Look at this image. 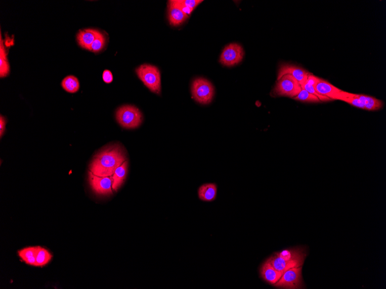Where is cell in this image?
<instances>
[{
    "mask_svg": "<svg viewBox=\"0 0 386 289\" xmlns=\"http://www.w3.org/2000/svg\"><path fill=\"white\" fill-rule=\"evenodd\" d=\"M103 78L105 83H111L113 81V75L112 72L109 70H105L103 74Z\"/></svg>",
    "mask_w": 386,
    "mask_h": 289,
    "instance_id": "obj_26",
    "label": "cell"
},
{
    "mask_svg": "<svg viewBox=\"0 0 386 289\" xmlns=\"http://www.w3.org/2000/svg\"><path fill=\"white\" fill-rule=\"evenodd\" d=\"M260 273L264 281L272 285L278 281L283 274L275 269L269 259L266 260L260 267Z\"/></svg>",
    "mask_w": 386,
    "mask_h": 289,
    "instance_id": "obj_12",
    "label": "cell"
},
{
    "mask_svg": "<svg viewBox=\"0 0 386 289\" xmlns=\"http://www.w3.org/2000/svg\"><path fill=\"white\" fill-rule=\"evenodd\" d=\"M105 44V38L104 35L100 32L98 36L93 42L90 48V51L95 53H99L103 50Z\"/></svg>",
    "mask_w": 386,
    "mask_h": 289,
    "instance_id": "obj_24",
    "label": "cell"
},
{
    "mask_svg": "<svg viewBox=\"0 0 386 289\" xmlns=\"http://www.w3.org/2000/svg\"><path fill=\"white\" fill-rule=\"evenodd\" d=\"M89 184L93 192L100 195H112V177H99L91 172L88 173Z\"/></svg>",
    "mask_w": 386,
    "mask_h": 289,
    "instance_id": "obj_9",
    "label": "cell"
},
{
    "mask_svg": "<svg viewBox=\"0 0 386 289\" xmlns=\"http://www.w3.org/2000/svg\"><path fill=\"white\" fill-rule=\"evenodd\" d=\"M296 101L307 103H319L321 101L318 97L308 92L306 89H303L297 95L293 98Z\"/></svg>",
    "mask_w": 386,
    "mask_h": 289,
    "instance_id": "obj_23",
    "label": "cell"
},
{
    "mask_svg": "<svg viewBox=\"0 0 386 289\" xmlns=\"http://www.w3.org/2000/svg\"><path fill=\"white\" fill-rule=\"evenodd\" d=\"M283 259L298 264L302 267L306 260L307 252L304 247H295L290 249L284 250L276 253Z\"/></svg>",
    "mask_w": 386,
    "mask_h": 289,
    "instance_id": "obj_11",
    "label": "cell"
},
{
    "mask_svg": "<svg viewBox=\"0 0 386 289\" xmlns=\"http://www.w3.org/2000/svg\"><path fill=\"white\" fill-rule=\"evenodd\" d=\"M125 161L127 157L124 149L119 144H113L96 155L89 165V170L97 176L111 177Z\"/></svg>",
    "mask_w": 386,
    "mask_h": 289,
    "instance_id": "obj_1",
    "label": "cell"
},
{
    "mask_svg": "<svg viewBox=\"0 0 386 289\" xmlns=\"http://www.w3.org/2000/svg\"><path fill=\"white\" fill-rule=\"evenodd\" d=\"M274 286L278 288L300 289L305 287L302 267L292 268L284 272Z\"/></svg>",
    "mask_w": 386,
    "mask_h": 289,
    "instance_id": "obj_7",
    "label": "cell"
},
{
    "mask_svg": "<svg viewBox=\"0 0 386 289\" xmlns=\"http://www.w3.org/2000/svg\"><path fill=\"white\" fill-rule=\"evenodd\" d=\"M0 38V77L3 78L10 74V67L7 59L8 53L4 47L2 35Z\"/></svg>",
    "mask_w": 386,
    "mask_h": 289,
    "instance_id": "obj_18",
    "label": "cell"
},
{
    "mask_svg": "<svg viewBox=\"0 0 386 289\" xmlns=\"http://www.w3.org/2000/svg\"><path fill=\"white\" fill-rule=\"evenodd\" d=\"M36 250V247H27L19 251L18 253L19 257L28 265L35 266Z\"/></svg>",
    "mask_w": 386,
    "mask_h": 289,
    "instance_id": "obj_19",
    "label": "cell"
},
{
    "mask_svg": "<svg viewBox=\"0 0 386 289\" xmlns=\"http://www.w3.org/2000/svg\"><path fill=\"white\" fill-rule=\"evenodd\" d=\"M309 74L310 72L302 67L291 64H283L279 67L277 80L281 78L284 75H290L293 76L302 86L306 83Z\"/></svg>",
    "mask_w": 386,
    "mask_h": 289,
    "instance_id": "obj_10",
    "label": "cell"
},
{
    "mask_svg": "<svg viewBox=\"0 0 386 289\" xmlns=\"http://www.w3.org/2000/svg\"><path fill=\"white\" fill-rule=\"evenodd\" d=\"M140 79L150 91L160 95L161 90V75L158 69L149 64H143L136 69Z\"/></svg>",
    "mask_w": 386,
    "mask_h": 289,
    "instance_id": "obj_3",
    "label": "cell"
},
{
    "mask_svg": "<svg viewBox=\"0 0 386 289\" xmlns=\"http://www.w3.org/2000/svg\"><path fill=\"white\" fill-rule=\"evenodd\" d=\"M277 80L272 91V94L275 96L287 97L293 99L302 91V87L298 81L291 75H284Z\"/></svg>",
    "mask_w": 386,
    "mask_h": 289,
    "instance_id": "obj_6",
    "label": "cell"
},
{
    "mask_svg": "<svg viewBox=\"0 0 386 289\" xmlns=\"http://www.w3.org/2000/svg\"><path fill=\"white\" fill-rule=\"evenodd\" d=\"M244 56L242 47L238 43H230L223 51L220 62L223 66L232 67L241 63Z\"/></svg>",
    "mask_w": 386,
    "mask_h": 289,
    "instance_id": "obj_8",
    "label": "cell"
},
{
    "mask_svg": "<svg viewBox=\"0 0 386 289\" xmlns=\"http://www.w3.org/2000/svg\"><path fill=\"white\" fill-rule=\"evenodd\" d=\"M173 2L181 10L189 16L195 8L203 1L202 0H173Z\"/></svg>",
    "mask_w": 386,
    "mask_h": 289,
    "instance_id": "obj_20",
    "label": "cell"
},
{
    "mask_svg": "<svg viewBox=\"0 0 386 289\" xmlns=\"http://www.w3.org/2000/svg\"><path fill=\"white\" fill-rule=\"evenodd\" d=\"M302 87L303 89H306V91L312 93V94L318 97L321 102H329L333 101L330 99V98L319 94L318 92H316L314 86H312V85L307 83L302 85Z\"/></svg>",
    "mask_w": 386,
    "mask_h": 289,
    "instance_id": "obj_25",
    "label": "cell"
},
{
    "mask_svg": "<svg viewBox=\"0 0 386 289\" xmlns=\"http://www.w3.org/2000/svg\"><path fill=\"white\" fill-rule=\"evenodd\" d=\"M319 77L318 76H316L314 75L311 74V73H310V74L308 75L307 79L306 81L307 83L310 84L312 85V86H315L316 84L318 83V81L319 80Z\"/></svg>",
    "mask_w": 386,
    "mask_h": 289,
    "instance_id": "obj_27",
    "label": "cell"
},
{
    "mask_svg": "<svg viewBox=\"0 0 386 289\" xmlns=\"http://www.w3.org/2000/svg\"><path fill=\"white\" fill-rule=\"evenodd\" d=\"M128 161H125L118 168L116 169L114 174H113L112 190L116 191L123 185L125 178H126L128 170Z\"/></svg>",
    "mask_w": 386,
    "mask_h": 289,
    "instance_id": "obj_16",
    "label": "cell"
},
{
    "mask_svg": "<svg viewBox=\"0 0 386 289\" xmlns=\"http://www.w3.org/2000/svg\"><path fill=\"white\" fill-rule=\"evenodd\" d=\"M193 99L199 104H209L212 102L215 93L213 85L204 78H197L193 81L192 85Z\"/></svg>",
    "mask_w": 386,
    "mask_h": 289,
    "instance_id": "obj_5",
    "label": "cell"
},
{
    "mask_svg": "<svg viewBox=\"0 0 386 289\" xmlns=\"http://www.w3.org/2000/svg\"><path fill=\"white\" fill-rule=\"evenodd\" d=\"M62 87L69 93H75L78 91L80 84L78 79L74 76H68L63 80Z\"/></svg>",
    "mask_w": 386,
    "mask_h": 289,
    "instance_id": "obj_22",
    "label": "cell"
},
{
    "mask_svg": "<svg viewBox=\"0 0 386 289\" xmlns=\"http://www.w3.org/2000/svg\"><path fill=\"white\" fill-rule=\"evenodd\" d=\"M332 99L343 101L353 107L367 110V111H377L383 107V102L375 97L348 92L343 90L333 97Z\"/></svg>",
    "mask_w": 386,
    "mask_h": 289,
    "instance_id": "obj_2",
    "label": "cell"
},
{
    "mask_svg": "<svg viewBox=\"0 0 386 289\" xmlns=\"http://www.w3.org/2000/svg\"><path fill=\"white\" fill-rule=\"evenodd\" d=\"M100 31L95 29H84L79 30L77 34V41L79 45L84 50H90V48Z\"/></svg>",
    "mask_w": 386,
    "mask_h": 289,
    "instance_id": "obj_14",
    "label": "cell"
},
{
    "mask_svg": "<svg viewBox=\"0 0 386 289\" xmlns=\"http://www.w3.org/2000/svg\"><path fill=\"white\" fill-rule=\"evenodd\" d=\"M116 117L121 127L126 129L140 127L143 120L140 110L132 105H124L117 109Z\"/></svg>",
    "mask_w": 386,
    "mask_h": 289,
    "instance_id": "obj_4",
    "label": "cell"
},
{
    "mask_svg": "<svg viewBox=\"0 0 386 289\" xmlns=\"http://www.w3.org/2000/svg\"><path fill=\"white\" fill-rule=\"evenodd\" d=\"M36 267H43L50 262L52 255L47 250L40 247H36Z\"/></svg>",
    "mask_w": 386,
    "mask_h": 289,
    "instance_id": "obj_21",
    "label": "cell"
},
{
    "mask_svg": "<svg viewBox=\"0 0 386 289\" xmlns=\"http://www.w3.org/2000/svg\"><path fill=\"white\" fill-rule=\"evenodd\" d=\"M6 123L7 121L5 117L1 115V116H0V137H2L4 132L6 131Z\"/></svg>",
    "mask_w": 386,
    "mask_h": 289,
    "instance_id": "obj_28",
    "label": "cell"
},
{
    "mask_svg": "<svg viewBox=\"0 0 386 289\" xmlns=\"http://www.w3.org/2000/svg\"><path fill=\"white\" fill-rule=\"evenodd\" d=\"M189 15L179 8L173 0L168 2V18L169 24L173 26H178L189 18Z\"/></svg>",
    "mask_w": 386,
    "mask_h": 289,
    "instance_id": "obj_13",
    "label": "cell"
},
{
    "mask_svg": "<svg viewBox=\"0 0 386 289\" xmlns=\"http://www.w3.org/2000/svg\"><path fill=\"white\" fill-rule=\"evenodd\" d=\"M198 193L200 200L204 202H212L217 198V185L213 183L205 184L200 187Z\"/></svg>",
    "mask_w": 386,
    "mask_h": 289,
    "instance_id": "obj_17",
    "label": "cell"
},
{
    "mask_svg": "<svg viewBox=\"0 0 386 289\" xmlns=\"http://www.w3.org/2000/svg\"><path fill=\"white\" fill-rule=\"evenodd\" d=\"M314 88L316 92H318L319 94L330 98L332 100L333 97L342 91V89L334 86L328 81L320 78L315 85Z\"/></svg>",
    "mask_w": 386,
    "mask_h": 289,
    "instance_id": "obj_15",
    "label": "cell"
}]
</instances>
